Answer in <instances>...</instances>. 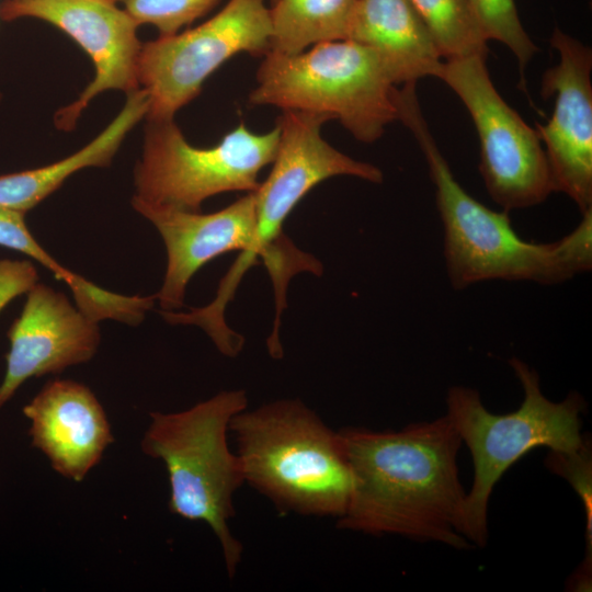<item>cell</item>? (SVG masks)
<instances>
[{
	"instance_id": "8fae6325",
	"label": "cell",
	"mask_w": 592,
	"mask_h": 592,
	"mask_svg": "<svg viewBox=\"0 0 592 592\" xmlns=\"http://www.w3.org/2000/svg\"><path fill=\"white\" fill-rule=\"evenodd\" d=\"M551 46L559 62L543 75L542 95H555L547 124H536L545 145L555 191L567 194L581 213L592 209V53L555 29Z\"/></svg>"
},
{
	"instance_id": "2e32d148",
	"label": "cell",
	"mask_w": 592,
	"mask_h": 592,
	"mask_svg": "<svg viewBox=\"0 0 592 592\" xmlns=\"http://www.w3.org/2000/svg\"><path fill=\"white\" fill-rule=\"evenodd\" d=\"M150 100L143 88L127 94L115 118L72 155L36 169L0 174V207L26 214L58 190L73 173L107 167L130 130L147 116Z\"/></svg>"
},
{
	"instance_id": "5b68a950",
	"label": "cell",
	"mask_w": 592,
	"mask_h": 592,
	"mask_svg": "<svg viewBox=\"0 0 592 592\" xmlns=\"http://www.w3.org/2000/svg\"><path fill=\"white\" fill-rule=\"evenodd\" d=\"M523 389L519 409L494 414L486 409L479 392L453 386L446 395V415L471 455L474 479L466 492L462 534L483 547L488 540V505L497 482L517 460L538 447L571 452L584 440L581 413L585 401L570 392L551 401L542 391L539 376L517 357L509 360Z\"/></svg>"
},
{
	"instance_id": "d6986e66",
	"label": "cell",
	"mask_w": 592,
	"mask_h": 592,
	"mask_svg": "<svg viewBox=\"0 0 592 592\" xmlns=\"http://www.w3.org/2000/svg\"><path fill=\"white\" fill-rule=\"evenodd\" d=\"M469 3L487 41L501 42L513 53L521 83L525 86L524 69L537 47L521 23L514 0H469Z\"/></svg>"
},
{
	"instance_id": "7402d4cb",
	"label": "cell",
	"mask_w": 592,
	"mask_h": 592,
	"mask_svg": "<svg viewBox=\"0 0 592 592\" xmlns=\"http://www.w3.org/2000/svg\"><path fill=\"white\" fill-rule=\"evenodd\" d=\"M22 294L21 281L12 273L0 270V312L11 300Z\"/></svg>"
},
{
	"instance_id": "cb8c5ba5",
	"label": "cell",
	"mask_w": 592,
	"mask_h": 592,
	"mask_svg": "<svg viewBox=\"0 0 592 592\" xmlns=\"http://www.w3.org/2000/svg\"><path fill=\"white\" fill-rule=\"evenodd\" d=\"M276 0H271L272 3H274Z\"/></svg>"
},
{
	"instance_id": "8992f818",
	"label": "cell",
	"mask_w": 592,
	"mask_h": 592,
	"mask_svg": "<svg viewBox=\"0 0 592 592\" xmlns=\"http://www.w3.org/2000/svg\"><path fill=\"white\" fill-rule=\"evenodd\" d=\"M396 86L374 49L341 39L294 55L269 52L249 101L338 119L357 140L369 144L399 119Z\"/></svg>"
},
{
	"instance_id": "5bb4252c",
	"label": "cell",
	"mask_w": 592,
	"mask_h": 592,
	"mask_svg": "<svg viewBox=\"0 0 592 592\" xmlns=\"http://www.w3.org/2000/svg\"><path fill=\"white\" fill-rule=\"evenodd\" d=\"M32 446L65 478L82 481L114 436L105 411L83 384L53 379L23 407Z\"/></svg>"
},
{
	"instance_id": "44dd1931",
	"label": "cell",
	"mask_w": 592,
	"mask_h": 592,
	"mask_svg": "<svg viewBox=\"0 0 592 592\" xmlns=\"http://www.w3.org/2000/svg\"><path fill=\"white\" fill-rule=\"evenodd\" d=\"M545 466L554 474L565 478L581 500L585 516V556L592 561V446L584 434L582 445L576 451H549Z\"/></svg>"
},
{
	"instance_id": "6da1fadb",
	"label": "cell",
	"mask_w": 592,
	"mask_h": 592,
	"mask_svg": "<svg viewBox=\"0 0 592 592\" xmlns=\"http://www.w3.org/2000/svg\"><path fill=\"white\" fill-rule=\"evenodd\" d=\"M352 491L340 530L470 548L462 534V440L447 415L400 430L343 428Z\"/></svg>"
},
{
	"instance_id": "9a60e30c",
	"label": "cell",
	"mask_w": 592,
	"mask_h": 592,
	"mask_svg": "<svg viewBox=\"0 0 592 592\" xmlns=\"http://www.w3.org/2000/svg\"><path fill=\"white\" fill-rule=\"evenodd\" d=\"M348 39L374 49L397 84L435 77L442 62L410 0H360Z\"/></svg>"
},
{
	"instance_id": "603a6c76",
	"label": "cell",
	"mask_w": 592,
	"mask_h": 592,
	"mask_svg": "<svg viewBox=\"0 0 592 592\" xmlns=\"http://www.w3.org/2000/svg\"><path fill=\"white\" fill-rule=\"evenodd\" d=\"M1 100H2V93L0 92V102H1Z\"/></svg>"
},
{
	"instance_id": "e0dca14e",
	"label": "cell",
	"mask_w": 592,
	"mask_h": 592,
	"mask_svg": "<svg viewBox=\"0 0 592 592\" xmlns=\"http://www.w3.org/2000/svg\"><path fill=\"white\" fill-rule=\"evenodd\" d=\"M360 0H276L270 8V52L294 55L322 42L348 39Z\"/></svg>"
},
{
	"instance_id": "7a4b0ae2",
	"label": "cell",
	"mask_w": 592,
	"mask_h": 592,
	"mask_svg": "<svg viewBox=\"0 0 592 592\" xmlns=\"http://www.w3.org/2000/svg\"><path fill=\"white\" fill-rule=\"evenodd\" d=\"M399 121L414 135L435 186L446 272L455 289L494 280L559 284L592 269V209L557 241H525L509 212L490 209L455 179L423 117L414 86L400 92Z\"/></svg>"
},
{
	"instance_id": "9c48e42d",
	"label": "cell",
	"mask_w": 592,
	"mask_h": 592,
	"mask_svg": "<svg viewBox=\"0 0 592 592\" xmlns=\"http://www.w3.org/2000/svg\"><path fill=\"white\" fill-rule=\"evenodd\" d=\"M271 35L265 0H229L194 29L143 43L138 76L150 100L146 118H173L228 59L240 53L266 55Z\"/></svg>"
},
{
	"instance_id": "277c9868",
	"label": "cell",
	"mask_w": 592,
	"mask_h": 592,
	"mask_svg": "<svg viewBox=\"0 0 592 592\" xmlns=\"http://www.w3.org/2000/svg\"><path fill=\"white\" fill-rule=\"evenodd\" d=\"M248 407L243 389L225 390L193 407L150 412L140 442L146 456L163 462L170 486L169 510L189 521H202L221 547L228 577H235L242 544L234 537V493L244 483L241 464L228 446L231 419Z\"/></svg>"
},
{
	"instance_id": "ac0fdd59",
	"label": "cell",
	"mask_w": 592,
	"mask_h": 592,
	"mask_svg": "<svg viewBox=\"0 0 592 592\" xmlns=\"http://www.w3.org/2000/svg\"><path fill=\"white\" fill-rule=\"evenodd\" d=\"M446 59L487 55L485 37L469 0H410Z\"/></svg>"
},
{
	"instance_id": "7c38bea8",
	"label": "cell",
	"mask_w": 592,
	"mask_h": 592,
	"mask_svg": "<svg viewBox=\"0 0 592 592\" xmlns=\"http://www.w3.org/2000/svg\"><path fill=\"white\" fill-rule=\"evenodd\" d=\"M0 409L29 378L59 374L90 361L101 334L98 322L60 292L36 283L26 293L21 315L9 331Z\"/></svg>"
},
{
	"instance_id": "52a82bcc",
	"label": "cell",
	"mask_w": 592,
	"mask_h": 592,
	"mask_svg": "<svg viewBox=\"0 0 592 592\" xmlns=\"http://www.w3.org/2000/svg\"><path fill=\"white\" fill-rule=\"evenodd\" d=\"M278 141L277 125L255 134L241 122L215 146L200 148L186 140L173 118L147 119L132 202L201 212L202 203L216 194L255 191L259 172L273 162Z\"/></svg>"
},
{
	"instance_id": "ba28073f",
	"label": "cell",
	"mask_w": 592,
	"mask_h": 592,
	"mask_svg": "<svg viewBox=\"0 0 592 592\" xmlns=\"http://www.w3.org/2000/svg\"><path fill=\"white\" fill-rule=\"evenodd\" d=\"M435 77L467 107L480 141V174L487 192L503 210L538 205L555 192L537 130L499 94L486 56L446 59Z\"/></svg>"
},
{
	"instance_id": "3957f363",
	"label": "cell",
	"mask_w": 592,
	"mask_h": 592,
	"mask_svg": "<svg viewBox=\"0 0 592 592\" xmlns=\"http://www.w3.org/2000/svg\"><path fill=\"white\" fill-rule=\"evenodd\" d=\"M235 435L244 483L283 512L341 517L352 491L350 464L339 434L298 399H282L237 413Z\"/></svg>"
},
{
	"instance_id": "ffe728a7",
	"label": "cell",
	"mask_w": 592,
	"mask_h": 592,
	"mask_svg": "<svg viewBox=\"0 0 592 592\" xmlns=\"http://www.w3.org/2000/svg\"><path fill=\"white\" fill-rule=\"evenodd\" d=\"M139 24L155 26L160 36L178 33L208 12L219 0H115Z\"/></svg>"
},
{
	"instance_id": "4fadbf2b",
	"label": "cell",
	"mask_w": 592,
	"mask_h": 592,
	"mask_svg": "<svg viewBox=\"0 0 592 592\" xmlns=\"http://www.w3.org/2000/svg\"><path fill=\"white\" fill-rule=\"evenodd\" d=\"M159 231L167 250V270L155 295L163 311L184 304L193 275L207 262L231 251H249L255 228V191L210 214L153 207L132 202Z\"/></svg>"
},
{
	"instance_id": "30bf717a",
	"label": "cell",
	"mask_w": 592,
	"mask_h": 592,
	"mask_svg": "<svg viewBox=\"0 0 592 592\" xmlns=\"http://www.w3.org/2000/svg\"><path fill=\"white\" fill-rule=\"evenodd\" d=\"M33 18L47 22L71 37L90 57L95 75L79 98L58 110V129L75 128L83 110L100 93L138 90L143 43L139 24L115 0H4L0 19Z\"/></svg>"
}]
</instances>
